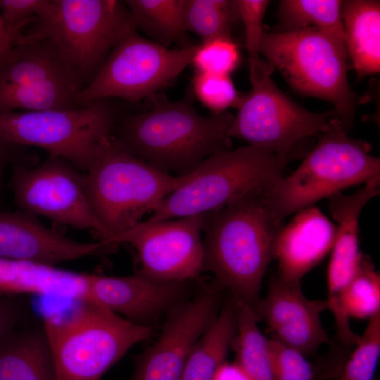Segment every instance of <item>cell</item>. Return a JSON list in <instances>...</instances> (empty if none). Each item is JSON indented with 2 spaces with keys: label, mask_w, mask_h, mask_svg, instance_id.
<instances>
[{
  "label": "cell",
  "mask_w": 380,
  "mask_h": 380,
  "mask_svg": "<svg viewBox=\"0 0 380 380\" xmlns=\"http://www.w3.org/2000/svg\"><path fill=\"white\" fill-rule=\"evenodd\" d=\"M269 191H249L208 213L203 230L204 270L213 273L236 304L255 314L274 241L284 224L268 203Z\"/></svg>",
  "instance_id": "obj_1"
},
{
  "label": "cell",
  "mask_w": 380,
  "mask_h": 380,
  "mask_svg": "<svg viewBox=\"0 0 380 380\" xmlns=\"http://www.w3.org/2000/svg\"><path fill=\"white\" fill-rule=\"evenodd\" d=\"M152 108L115 121L113 134L131 153L171 175H189L211 156L232 148L229 110L200 114L190 97L152 99Z\"/></svg>",
  "instance_id": "obj_2"
},
{
  "label": "cell",
  "mask_w": 380,
  "mask_h": 380,
  "mask_svg": "<svg viewBox=\"0 0 380 380\" xmlns=\"http://www.w3.org/2000/svg\"><path fill=\"white\" fill-rule=\"evenodd\" d=\"M84 173L91 208L109 234L106 241L141 222L188 177L151 166L127 151L113 133L103 139Z\"/></svg>",
  "instance_id": "obj_3"
},
{
  "label": "cell",
  "mask_w": 380,
  "mask_h": 380,
  "mask_svg": "<svg viewBox=\"0 0 380 380\" xmlns=\"http://www.w3.org/2000/svg\"><path fill=\"white\" fill-rule=\"evenodd\" d=\"M65 317L42 324L57 380H100L134 345L149 339L152 326L134 323L103 306L81 301Z\"/></svg>",
  "instance_id": "obj_4"
},
{
  "label": "cell",
  "mask_w": 380,
  "mask_h": 380,
  "mask_svg": "<svg viewBox=\"0 0 380 380\" xmlns=\"http://www.w3.org/2000/svg\"><path fill=\"white\" fill-rule=\"evenodd\" d=\"M137 30L124 1L49 0L15 44L49 41L85 86L113 48Z\"/></svg>",
  "instance_id": "obj_5"
},
{
  "label": "cell",
  "mask_w": 380,
  "mask_h": 380,
  "mask_svg": "<svg viewBox=\"0 0 380 380\" xmlns=\"http://www.w3.org/2000/svg\"><path fill=\"white\" fill-rule=\"evenodd\" d=\"M260 53L292 89L330 103L348 130L353 126L363 99L349 84L345 44L312 27L265 32Z\"/></svg>",
  "instance_id": "obj_6"
},
{
  "label": "cell",
  "mask_w": 380,
  "mask_h": 380,
  "mask_svg": "<svg viewBox=\"0 0 380 380\" xmlns=\"http://www.w3.org/2000/svg\"><path fill=\"white\" fill-rule=\"evenodd\" d=\"M289 158L247 145L214 154L190 173L146 220L159 221L209 213L249 191L272 189Z\"/></svg>",
  "instance_id": "obj_7"
},
{
  "label": "cell",
  "mask_w": 380,
  "mask_h": 380,
  "mask_svg": "<svg viewBox=\"0 0 380 380\" xmlns=\"http://www.w3.org/2000/svg\"><path fill=\"white\" fill-rule=\"evenodd\" d=\"M340 119L319 135L297 169L267 194L268 203L281 220L313 206L341 190L380 177V160L369 143L349 137Z\"/></svg>",
  "instance_id": "obj_8"
},
{
  "label": "cell",
  "mask_w": 380,
  "mask_h": 380,
  "mask_svg": "<svg viewBox=\"0 0 380 380\" xmlns=\"http://www.w3.org/2000/svg\"><path fill=\"white\" fill-rule=\"evenodd\" d=\"M248 63L251 89L241 94L236 106L227 133L231 139L289 158L300 142L320 135L340 119L334 109L315 113L295 103L276 85L271 77L274 68L265 60Z\"/></svg>",
  "instance_id": "obj_9"
},
{
  "label": "cell",
  "mask_w": 380,
  "mask_h": 380,
  "mask_svg": "<svg viewBox=\"0 0 380 380\" xmlns=\"http://www.w3.org/2000/svg\"><path fill=\"white\" fill-rule=\"evenodd\" d=\"M116 119L106 99L74 108L0 113V136L17 146L41 148L85 172Z\"/></svg>",
  "instance_id": "obj_10"
},
{
  "label": "cell",
  "mask_w": 380,
  "mask_h": 380,
  "mask_svg": "<svg viewBox=\"0 0 380 380\" xmlns=\"http://www.w3.org/2000/svg\"><path fill=\"white\" fill-rule=\"evenodd\" d=\"M196 46L170 49L132 31L113 48L77 101L83 105L111 97L152 99L191 64Z\"/></svg>",
  "instance_id": "obj_11"
},
{
  "label": "cell",
  "mask_w": 380,
  "mask_h": 380,
  "mask_svg": "<svg viewBox=\"0 0 380 380\" xmlns=\"http://www.w3.org/2000/svg\"><path fill=\"white\" fill-rule=\"evenodd\" d=\"M84 87L47 40L15 44L0 55V113L74 108Z\"/></svg>",
  "instance_id": "obj_12"
},
{
  "label": "cell",
  "mask_w": 380,
  "mask_h": 380,
  "mask_svg": "<svg viewBox=\"0 0 380 380\" xmlns=\"http://www.w3.org/2000/svg\"><path fill=\"white\" fill-rule=\"evenodd\" d=\"M9 187L18 209L76 229L91 230L101 241L109 239L89 201L84 173L68 160L49 155L34 167L16 163Z\"/></svg>",
  "instance_id": "obj_13"
},
{
  "label": "cell",
  "mask_w": 380,
  "mask_h": 380,
  "mask_svg": "<svg viewBox=\"0 0 380 380\" xmlns=\"http://www.w3.org/2000/svg\"><path fill=\"white\" fill-rule=\"evenodd\" d=\"M207 215L142 220L103 243L113 246L130 245L138 256L139 272L154 280H200L204 270L202 234Z\"/></svg>",
  "instance_id": "obj_14"
},
{
  "label": "cell",
  "mask_w": 380,
  "mask_h": 380,
  "mask_svg": "<svg viewBox=\"0 0 380 380\" xmlns=\"http://www.w3.org/2000/svg\"><path fill=\"white\" fill-rule=\"evenodd\" d=\"M224 290L215 281L172 308L160 335L135 357L130 380H180L194 346L220 310Z\"/></svg>",
  "instance_id": "obj_15"
},
{
  "label": "cell",
  "mask_w": 380,
  "mask_h": 380,
  "mask_svg": "<svg viewBox=\"0 0 380 380\" xmlns=\"http://www.w3.org/2000/svg\"><path fill=\"white\" fill-rule=\"evenodd\" d=\"M199 281H161L139 272L120 277L89 273L87 299L134 323L151 326L161 315L194 296Z\"/></svg>",
  "instance_id": "obj_16"
},
{
  "label": "cell",
  "mask_w": 380,
  "mask_h": 380,
  "mask_svg": "<svg viewBox=\"0 0 380 380\" xmlns=\"http://www.w3.org/2000/svg\"><path fill=\"white\" fill-rule=\"evenodd\" d=\"M326 309V300L304 296L300 282H289L277 275L270 279L267 295L260 299L255 314L267 323L273 338L308 356L329 342L321 322Z\"/></svg>",
  "instance_id": "obj_17"
},
{
  "label": "cell",
  "mask_w": 380,
  "mask_h": 380,
  "mask_svg": "<svg viewBox=\"0 0 380 380\" xmlns=\"http://www.w3.org/2000/svg\"><path fill=\"white\" fill-rule=\"evenodd\" d=\"M113 248L101 241L86 243L68 238L46 227L37 215L25 210L0 211V258L56 266L99 256Z\"/></svg>",
  "instance_id": "obj_18"
},
{
  "label": "cell",
  "mask_w": 380,
  "mask_h": 380,
  "mask_svg": "<svg viewBox=\"0 0 380 380\" xmlns=\"http://www.w3.org/2000/svg\"><path fill=\"white\" fill-rule=\"evenodd\" d=\"M296 213L279 230L273 250L278 276L289 282H300L324 259L331 251L336 233V225L318 208L311 206Z\"/></svg>",
  "instance_id": "obj_19"
},
{
  "label": "cell",
  "mask_w": 380,
  "mask_h": 380,
  "mask_svg": "<svg viewBox=\"0 0 380 380\" xmlns=\"http://www.w3.org/2000/svg\"><path fill=\"white\" fill-rule=\"evenodd\" d=\"M379 192L380 177H378L351 194L339 191L327 198L329 212L338 223L328 273L349 278L357 272L363 256L358 242L360 216L365 205Z\"/></svg>",
  "instance_id": "obj_20"
},
{
  "label": "cell",
  "mask_w": 380,
  "mask_h": 380,
  "mask_svg": "<svg viewBox=\"0 0 380 380\" xmlns=\"http://www.w3.org/2000/svg\"><path fill=\"white\" fill-rule=\"evenodd\" d=\"M0 380H57L42 323L32 321L0 339Z\"/></svg>",
  "instance_id": "obj_21"
},
{
  "label": "cell",
  "mask_w": 380,
  "mask_h": 380,
  "mask_svg": "<svg viewBox=\"0 0 380 380\" xmlns=\"http://www.w3.org/2000/svg\"><path fill=\"white\" fill-rule=\"evenodd\" d=\"M84 291L82 273L0 258V295H37L78 300Z\"/></svg>",
  "instance_id": "obj_22"
},
{
  "label": "cell",
  "mask_w": 380,
  "mask_h": 380,
  "mask_svg": "<svg viewBox=\"0 0 380 380\" xmlns=\"http://www.w3.org/2000/svg\"><path fill=\"white\" fill-rule=\"evenodd\" d=\"M341 18L347 55L358 77L380 71V2L342 1Z\"/></svg>",
  "instance_id": "obj_23"
},
{
  "label": "cell",
  "mask_w": 380,
  "mask_h": 380,
  "mask_svg": "<svg viewBox=\"0 0 380 380\" xmlns=\"http://www.w3.org/2000/svg\"><path fill=\"white\" fill-rule=\"evenodd\" d=\"M236 333V307L229 296L194 346L180 380H211L225 362Z\"/></svg>",
  "instance_id": "obj_24"
},
{
  "label": "cell",
  "mask_w": 380,
  "mask_h": 380,
  "mask_svg": "<svg viewBox=\"0 0 380 380\" xmlns=\"http://www.w3.org/2000/svg\"><path fill=\"white\" fill-rule=\"evenodd\" d=\"M137 30L141 29L168 47L187 32L184 20L186 0H127Z\"/></svg>",
  "instance_id": "obj_25"
},
{
  "label": "cell",
  "mask_w": 380,
  "mask_h": 380,
  "mask_svg": "<svg viewBox=\"0 0 380 380\" xmlns=\"http://www.w3.org/2000/svg\"><path fill=\"white\" fill-rule=\"evenodd\" d=\"M234 304L236 333L232 345L236 353V362L250 380H274L267 339L258 327V319L254 311L247 305Z\"/></svg>",
  "instance_id": "obj_26"
},
{
  "label": "cell",
  "mask_w": 380,
  "mask_h": 380,
  "mask_svg": "<svg viewBox=\"0 0 380 380\" xmlns=\"http://www.w3.org/2000/svg\"><path fill=\"white\" fill-rule=\"evenodd\" d=\"M341 5L340 0H282L279 15L284 30L312 27L345 44Z\"/></svg>",
  "instance_id": "obj_27"
},
{
  "label": "cell",
  "mask_w": 380,
  "mask_h": 380,
  "mask_svg": "<svg viewBox=\"0 0 380 380\" xmlns=\"http://www.w3.org/2000/svg\"><path fill=\"white\" fill-rule=\"evenodd\" d=\"M239 20L235 1L186 0L184 20L186 31L203 41L217 37H232V24Z\"/></svg>",
  "instance_id": "obj_28"
},
{
  "label": "cell",
  "mask_w": 380,
  "mask_h": 380,
  "mask_svg": "<svg viewBox=\"0 0 380 380\" xmlns=\"http://www.w3.org/2000/svg\"><path fill=\"white\" fill-rule=\"evenodd\" d=\"M341 308L348 319H369L380 312V277L368 257L362 256L357 273L342 295Z\"/></svg>",
  "instance_id": "obj_29"
},
{
  "label": "cell",
  "mask_w": 380,
  "mask_h": 380,
  "mask_svg": "<svg viewBox=\"0 0 380 380\" xmlns=\"http://www.w3.org/2000/svg\"><path fill=\"white\" fill-rule=\"evenodd\" d=\"M267 351L274 380L332 379L331 364L326 354L313 363L300 352L273 338L267 340Z\"/></svg>",
  "instance_id": "obj_30"
},
{
  "label": "cell",
  "mask_w": 380,
  "mask_h": 380,
  "mask_svg": "<svg viewBox=\"0 0 380 380\" xmlns=\"http://www.w3.org/2000/svg\"><path fill=\"white\" fill-rule=\"evenodd\" d=\"M368 324L346 360L337 380H373L380 355V312Z\"/></svg>",
  "instance_id": "obj_31"
},
{
  "label": "cell",
  "mask_w": 380,
  "mask_h": 380,
  "mask_svg": "<svg viewBox=\"0 0 380 380\" xmlns=\"http://www.w3.org/2000/svg\"><path fill=\"white\" fill-rule=\"evenodd\" d=\"M240 51L232 37H217L197 44L191 64L196 72L231 75L240 63Z\"/></svg>",
  "instance_id": "obj_32"
},
{
  "label": "cell",
  "mask_w": 380,
  "mask_h": 380,
  "mask_svg": "<svg viewBox=\"0 0 380 380\" xmlns=\"http://www.w3.org/2000/svg\"><path fill=\"white\" fill-rule=\"evenodd\" d=\"M192 89L196 99L212 113L236 108L241 96L229 75L195 72Z\"/></svg>",
  "instance_id": "obj_33"
},
{
  "label": "cell",
  "mask_w": 380,
  "mask_h": 380,
  "mask_svg": "<svg viewBox=\"0 0 380 380\" xmlns=\"http://www.w3.org/2000/svg\"><path fill=\"white\" fill-rule=\"evenodd\" d=\"M270 4L267 0H236L235 4L239 19L244 28L245 45L248 62L261 59L260 47L265 33L263 19Z\"/></svg>",
  "instance_id": "obj_34"
},
{
  "label": "cell",
  "mask_w": 380,
  "mask_h": 380,
  "mask_svg": "<svg viewBox=\"0 0 380 380\" xmlns=\"http://www.w3.org/2000/svg\"><path fill=\"white\" fill-rule=\"evenodd\" d=\"M48 3L49 0H0V15L13 45Z\"/></svg>",
  "instance_id": "obj_35"
},
{
  "label": "cell",
  "mask_w": 380,
  "mask_h": 380,
  "mask_svg": "<svg viewBox=\"0 0 380 380\" xmlns=\"http://www.w3.org/2000/svg\"><path fill=\"white\" fill-rule=\"evenodd\" d=\"M32 321V308L23 296L0 295V339Z\"/></svg>",
  "instance_id": "obj_36"
},
{
  "label": "cell",
  "mask_w": 380,
  "mask_h": 380,
  "mask_svg": "<svg viewBox=\"0 0 380 380\" xmlns=\"http://www.w3.org/2000/svg\"><path fill=\"white\" fill-rule=\"evenodd\" d=\"M211 380H250L243 369L235 362H224L216 370Z\"/></svg>",
  "instance_id": "obj_37"
},
{
  "label": "cell",
  "mask_w": 380,
  "mask_h": 380,
  "mask_svg": "<svg viewBox=\"0 0 380 380\" xmlns=\"http://www.w3.org/2000/svg\"><path fill=\"white\" fill-rule=\"evenodd\" d=\"M15 146L0 136V196L1 194L4 175L6 167L10 163L14 162Z\"/></svg>",
  "instance_id": "obj_38"
},
{
  "label": "cell",
  "mask_w": 380,
  "mask_h": 380,
  "mask_svg": "<svg viewBox=\"0 0 380 380\" xmlns=\"http://www.w3.org/2000/svg\"><path fill=\"white\" fill-rule=\"evenodd\" d=\"M13 45V41L6 30L0 15V55Z\"/></svg>",
  "instance_id": "obj_39"
},
{
  "label": "cell",
  "mask_w": 380,
  "mask_h": 380,
  "mask_svg": "<svg viewBox=\"0 0 380 380\" xmlns=\"http://www.w3.org/2000/svg\"><path fill=\"white\" fill-rule=\"evenodd\" d=\"M373 380H376L375 379H374Z\"/></svg>",
  "instance_id": "obj_40"
}]
</instances>
